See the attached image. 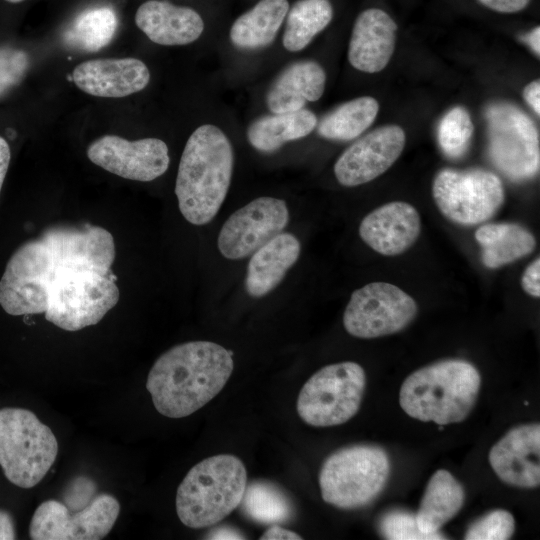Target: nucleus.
<instances>
[{
  "instance_id": "obj_28",
  "label": "nucleus",
  "mask_w": 540,
  "mask_h": 540,
  "mask_svg": "<svg viewBox=\"0 0 540 540\" xmlns=\"http://www.w3.org/2000/svg\"><path fill=\"white\" fill-rule=\"evenodd\" d=\"M288 10L287 0H260L232 24L231 42L241 49H260L270 45Z\"/></svg>"
},
{
  "instance_id": "obj_4",
  "label": "nucleus",
  "mask_w": 540,
  "mask_h": 540,
  "mask_svg": "<svg viewBox=\"0 0 540 540\" xmlns=\"http://www.w3.org/2000/svg\"><path fill=\"white\" fill-rule=\"evenodd\" d=\"M246 484V468L238 457L220 454L200 461L178 486L180 521L194 529L217 524L241 504Z\"/></svg>"
},
{
  "instance_id": "obj_9",
  "label": "nucleus",
  "mask_w": 540,
  "mask_h": 540,
  "mask_svg": "<svg viewBox=\"0 0 540 540\" xmlns=\"http://www.w3.org/2000/svg\"><path fill=\"white\" fill-rule=\"evenodd\" d=\"M432 194L442 215L462 226L488 221L505 199L499 176L482 168L440 170L434 178Z\"/></svg>"
},
{
  "instance_id": "obj_26",
  "label": "nucleus",
  "mask_w": 540,
  "mask_h": 540,
  "mask_svg": "<svg viewBox=\"0 0 540 540\" xmlns=\"http://www.w3.org/2000/svg\"><path fill=\"white\" fill-rule=\"evenodd\" d=\"M481 247L482 263L496 269L515 262L530 253L536 246L534 235L517 223H486L475 231Z\"/></svg>"
},
{
  "instance_id": "obj_8",
  "label": "nucleus",
  "mask_w": 540,
  "mask_h": 540,
  "mask_svg": "<svg viewBox=\"0 0 540 540\" xmlns=\"http://www.w3.org/2000/svg\"><path fill=\"white\" fill-rule=\"evenodd\" d=\"M365 387L366 374L358 363L327 365L301 388L297 412L305 423L314 427L343 424L358 412Z\"/></svg>"
},
{
  "instance_id": "obj_32",
  "label": "nucleus",
  "mask_w": 540,
  "mask_h": 540,
  "mask_svg": "<svg viewBox=\"0 0 540 540\" xmlns=\"http://www.w3.org/2000/svg\"><path fill=\"white\" fill-rule=\"evenodd\" d=\"M248 518L262 524H278L293 515L291 501L278 486L267 481L252 482L241 501Z\"/></svg>"
},
{
  "instance_id": "obj_10",
  "label": "nucleus",
  "mask_w": 540,
  "mask_h": 540,
  "mask_svg": "<svg viewBox=\"0 0 540 540\" xmlns=\"http://www.w3.org/2000/svg\"><path fill=\"white\" fill-rule=\"evenodd\" d=\"M488 152L493 164L509 179L534 177L540 167L539 132L517 106L497 102L486 109Z\"/></svg>"
},
{
  "instance_id": "obj_19",
  "label": "nucleus",
  "mask_w": 540,
  "mask_h": 540,
  "mask_svg": "<svg viewBox=\"0 0 540 540\" xmlns=\"http://www.w3.org/2000/svg\"><path fill=\"white\" fill-rule=\"evenodd\" d=\"M421 232V218L414 206L393 201L374 209L359 225L361 239L375 252L396 256L407 251Z\"/></svg>"
},
{
  "instance_id": "obj_30",
  "label": "nucleus",
  "mask_w": 540,
  "mask_h": 540,
  "mask_svg": "<svg viewBox=\"0 0 540 540\" xmlns=\"http://www.w3.org/2000/svg\"><path fill=\"white\" fill-rule=\"evenodd\" d=\"M378 110L379 104L373 97L350 100L325 115L318 123L317 132L330 140L355 139L374 122Z\"/></svg>"
},
{
  "instance_id": "obj_1",
  "label": "nucleus",
  "mask_w": 540,
  "mask_h": 540,
  "mask_svg": "<svg viewBox=\"0 0 540 540\" xmlns=\"http://www.w3.org/2000/svg\"><path fill=\"white\" fill-rule=\"evenodd\" d=\"M234 368L232 352L210 341L178 344L151 367L146 388L155 409L169 418L189 416L212 400Z\"/></svg>"
},
{
  "instance_id": "obj_18",
  "label": "nucleus",
  "mask_w": 540,
  "mask_h": 540,
  "mask_svg": "<svg viewBox=\"0 0 540 540\" xmlns=\"http://www.w3.org/2000/svg\"><path fill=\"white\" fill-rule=\"evenodd\" d=\"M57 264H82L110 272L115 260L114 238L106 229L84 224L56 225L40 237Z\"/></svg>"
},
{
  "instance_id": "obj_5",
  "label": "nucleus",
  "mask_w": 540,
  "mask_h": 540,
  "mask_svg": "<svg viewBox=\"0 0 540 540\" xmlns=\"http://www.w3.org/2000/svg\"><path fill=\"white\" fill-rule=\"evenodd\" d=\"M113 273L81 264H57L45 318L66 331L97 324L119 300Z\"/></svg>"
},
{
  "instance_id": "obj_45",
  "label": "nucleus",
  "mask_w": 540,
  "mask_h": 540,
  "mask_svg": "<svg viewBox=\"0 0 540 540\" xmlns=\"http://www.w3.org/2000/svg\"><path fill=\"white\" fill-rule=\"evenodd\" d=\"M7 2H10V3H19V2H22L24 0H5Z\"/></svg>"
},
{
  "instance_id": "obj_3",
  "label": "nucleus",
  "mask_w": 540,
  "mask_h": 540,
  "mask_svg": "<svg viewBox=\"0 0 540 540\" xmlns=\"http://www.w3.org/2000/svg\"><path fill=\"white\" fill-rule=\"evenodd\" d=\"M481 386L477 368L461 359L420 368L403 382L399 404L410 417L438 425L462 422L472 411Z\"/></svg>"
},
{
  "instance_id": "obj_23",
  "label": "nucleus",
  "mask_w": 540,
  "mask_h": 540,
  "mask_svg": "<svg viewBox=\"0 0 540 540\" xmlns=\"http://www.w3.org/2000/svg\"><path fill=\"white\" fill-rule=\"evenodd\" d=\"M301 245L296 236L281 232L257 249L249 260L245 289L249 296L260 298L275 289L296 263Z\"/></svg>"
},
{
  "instance_id": "obj_42",
  "label": "nucleus",
  "mask_w": 540,
  "mask_h": 540,
  "mask_svg": "<svg viewBox=\"0 0 540 540\" xmlns=\"http://www.w3.org/2000/svg\"><path fill=\"white\" fill-rule=\"evenodd\" d=\"M11 158L10 147L7 141L0 136V193Z\"/></svg>"
},
{
  "instance_id": "obj_37",
  "label": "nucleus",
  "mask_w": 540,
  "mask_h": 540,
  "mask_svg": "<svg viewBox=\"0 0 540 540\" xmlns=\"http://www.w3.org/2000/svg\"><path fill=\"white\" fill-rule=\"evenodd\" d=\"M522 289L530 296L540 297V259L537 257L523 272Z\"/></svg>"
},
{
  "instance_id": "obj_20",
  "label": "nucleus",
  "mask_w": 540,
  "mask_h": 540,
  "mask_svg": "<svg viewBox=\"0 0 540 540\" xmlns=\"http://www.w3.org/2000/svg\"><path fill=\"white\" fill-rule=\"evenodd\" d=\"M72 79L89 95L121 98L143 90L149 83L150 72L136 58L94 59L77 65Z\"/></svg>"
},
{
  "instance_id": "obj_43",
  "label": "nucleus",
  "mask_w": 540,
  "mask_h": 540,
  "mask_svg": "<svg viewBox=\"0 0 540 540\" xmlns=\"http://www.w3.org/2000/svg\"><path fill=\"white\" fill-rule=\"evenodd\" d=\"M207 539H245L244 535L234 528L219 526L207 535Z\"/></svg>"
},
{
  "instance_id": "obj_6",
  "label": "nucleus",
  "mask_w": 540,
  "mask_h": 540,
  "mask_svg": "<svg viewBox=\"0 0 540 540\" xmlns=\"http://www.w3.org/2000/svg\"><path fill=\"white\" fill-rule=\"evenodd\" d=\"M59 445L52 430L30 410L0 409V466L15 486H36L52 467Z\"/></svg>"
},
{
  "instance_id": "obj_41",
  "label": "nucleus",
  "mask_w": 540,
  "mask_h": 540,
  "mask_svg": "<svg viewBox=\"0 0 540 540\" xmlns=\"http://www.w3.org/2000/svg\"><path fill=\"white\" fill-rule=\"evenodd\" d=\"M262 540L301 539V536L289 529L273 524L260 537Z\"/></svg>"
},
{
  "instance_id": "obj_44",
  "label": "nucleus",
  "mask_w": 540,
  "mask_h": 540,
  "mask_svg": "<svg viewBox=\"0 0 540 540\" xmlns=\"http://www.w3.org/2000/svg\"><path fill=\"white\" fill-rule=\"evenodd\" d=\"M525 42L530 46L537 56L540 55V27H534L529 33L524 36Z\"/></svg>"
},
{
  "instance_id": "obj_17",
  "label": "nucleus",
  "mask_w": 540,
  "mask_h": 540,
  "mask_svg": "<svg viewBox=\"0 0 540 540\" xmlns=\"http://www.w3.org/2000/svg\"><path fill=\"white\" fill-rule=\"evenodd\" d=\"M489 463L506 484L536 488L540 484V425L524 424L508 431L493 445Z\"/></svg>"
},
{
  "instance_id": "obj_40",
  "label": "nucleus",
  "mask_w": 540,
  "mask_h": 540,
  "mask_svg": "<svg viewBox=\"0 0 540 540\" xmlns=\"http://www.w3.org/2000/svg\"><path fill=\"white\" fill-rule=\"evenodd\" d=\"M13 539H16L14 520L8 511L0 509V540Z\"/></svg>"
},
{
  "instance_id": "obj_7",
  "label": "nucleus",
  "mask_w": 540,
  "mask_h": 540,
  "mask_svg": "<svg viewBox=\"0 0 540 540\" xmlns=\"http://www.w3.org/2000/svg\"><path fill=\"white\" fill-rule=\"evenodd\" d=\"M390 475L385 450L374 445H353L332 453L323 463L319 485L323 500L340 509L370 504L383 491Z\"/></svg>"
},
{
  "instance_id": "obj_13",
  "label": "nucleus",
  "mask_w": 540,
  "mask_h": 540,
  "mask_svg": "<svg viewBox=\"0 0 540 540\" xmlns=\"http://www.w3.org/2000/svg\"><path fill=\"white\" fill-rule=\"evenodd\" d=\"M120 513L118 500L110 494L95 496L86 506L71 511L50 499L33 513L29 536L33 540H99L112 530Z\"/></svg>"
},
{
  "instance_id": "obj_11",
  "label": "nucleus",
  "mask_w": 540,
  "mask_h": 540,
  "mask_svg": "<svg viewBox=\"0 0 540 540\" xmlns=\"http://www.w3.org/2000/svg\"><path fill=\"white\" fill-rule=\"evenodd\" d=\"M54 274L51 251L42 238L22 244L0 280V305L13 316L45 313Z\"/></svg>"
},
{
  "instance_id": "obj_22",
  "label": "nucleus",
  "mask_w": 540,
  "mask_h": 540,
  "mask_svg": "<svg viewBox=\"0 0 540 540\" xmlns=\"http://www.w3.org/2000/svg\"><path fill=\"white\" fill-rule=\"evenodd\" d=\"M135 23L152 42L165 46L192 43L204 30L203 19L197 11L160 0L141 4Z\"/></svg>"
},
{
  "instance_id": "obj_33",
  "label": "nucleus",
  "mask_w": 540,
  "mask_h": 540,
  "mask_svg": "<svg viewBox=\"0 0 540 540\" xmlns=\"http://www.w3.org/2000/svg\"><path fill=\"white\" fill-rule=\"evenodd\" d=\"M472 134L473 124L468 111L456 106L449 110L439 123V146L448 158L459 159L467 152Z\"/></svg>"
},
{
  "instance_id": "obj_14",
  "label": "nucleus",
  "mask_w": 540,
  "mask_h": 540,
  "mask_svg": "<svg viewBox=\"0 0 540 540\" xmlns=\"http://www.w3.org/2000/svg\"><path fill=\"white\" fill-rule=\"evenodd\" d=\"M288 221L289 210L284 200L256 198L225 221L217 239L219 252L230 260L246 258L283 232Z\"/></svg>"
},
{
  "instance_id": "obj_35",
  "label": "nucleus",
  "mask_w": 540,
  "mask_h": 540,
  "mask_svg": "<svg viewBox=\"0 0 540 540\" xmlns=\"http://www.w3.org/2000/svg\"><path fill=\"white\" fill-rule=\"evenodd\" d=\"M512 514L503 509L493 510L475 521L465 534L466 540H506L514 532Z\"/></svg>"
},
{
  "instance_id": "obj_27",
  "label": "nucleus",
  "mask_w": 540,
  "mask_h": 540,
  "mask_svg": "<svg viewBox=\"0 0 540 540\" xmlns=\"http://www.w3.org/2000/svg\"><path fill=\"white\" fill-rule=\"evenodd\" d=\"M317 126V117L307 109L262 116L250 124L247 139L257 151L272 153L285 143L303 138Z\"/></svg>"
},
{
  "instance_id": "obj_34",
  "label": "nucleus",
  "mask_w": 540,
  "mask_h": 540,
  "mask_svg": "<svg viewBox=\"0 0 540 540\" xmlns=\"http://www.w3.org/2000/svg\"><path fill=\"white\" fill-rule=\"evenodd\" d=\"M379 529L390 540H435L445 539L439 532L424 533L417 525L415 514L403 510H392L384 514Z\"/></svg>"
},
{
  "instance_id": "obj_12",
  "label": "nucleus",
  "mask_w": 540,
  "mask_h": 540,
  "mask_svg": "<svg viewBox=\"0 0 540 540\" xmlns=\"http://www.w3.org/2000/svg\"><path fill=\"white\" fill-rule=\"evenodd\" d=\"M416 301L387 282H372L356 289L343 314L345 330L361 339H373L403 330L416 317Z\"/></svg>"
},
{
  "instance_id": "obj_2",
  "label": "nucleus",
  "mask_w": 540,
  "mask_h": 540,
  "mask_svg": "<svg viewBox=\"0 0 540 540\" xmlns=\"http://www.w3.org/2000/svg\"><path fill=\"white\" fill-rule=\"evenodd\" d=\"M234 164L232 145L217 126H199L188 138L175 183L178 207L193 225H205L228 193Z\"/></svg>"
},
{
  "instance_id": "obj_38",
  "label": "nucleus",
  "mask_w": 540,
  "mask_h": 540,
  "mask_svg": "<svg viewBox=\"0 0 540 540\" xmlns=\"http://www.w3.org/2000/svg\"><path fill=\"white\" fill-rule=\"evenodd\" d=\"M484 6L500 13H516L529 4L530 0H478Z\"/></svg>"
},
{
  "instance_id": "obj_21",
  "label": "nucleus",
  "mask_w": 540,
  "mask_h": 540,
  "mask_svg": "<svg viewBox=\"0 0 540 540\" xmlns=\"http://www.w3.org/2000/svg\"><path fill=\"white\" fill-rule=\"evenodd\" d=\"M397 24L384 11L370 8L354 23L348 60L359 71L377 73L389 63L395 48Z\"/></svg>"
},
{
  "instance_id": "obj_39",
  "label": "nucleus",
  "mask_w": 540,
  "mask_h": 540,
  "mask_svg": "<svg viewBox=\"0 0 540 540\" xmlns=\"http://www.w3.org/2000/svg\"><path fill=\"white\" fill-rule=\"evenodd\" d=\"M523 97L526 103L540 115V81L539 79L527 84L523 89Z\"/></svg>"
},
{
  "instance_id": "obj_15",
  "label": "nucleus",
  "mask_w": 540,
  "mask_h": 540,
  "mask_svg": "<svg viewBox=\"0 0 540 540\" xmlns=\"http://www.w3.org/2000/svg\"><path fill=\"white\" fill-rule=\"evenodd\" d=\"M87 156L112 174L141 182L163 175L170 162L168 147L161 139L129 141L117 135H104L93 141Z\"/></svg>"
},
{
  "instance_id": "obj_16",
  "label": "nucleus",
  "mask_w": 540,
  "mask_h": 540,
  "mask_svg": "<svg viewBox=\"0 0 540 540\" xmlns=\"http://www.w3.org/2000/svg\"><path fill=\"white\" fill-rule=\"evenodd\" d=\"M405 143V132L397 125H386L369 132L337 159L334 165L336 179L346 187L374 180L394 164Z\"/></svg>"
},
{
  "instance_id": "obj_36",
  "label": "nucleus",
  "mask_w": 540,
  "mask_h": 540,
  "mask_svg": "<svg viewBox=\"0 0 540 540\" xmlns=\"http://www.w3.org/2000/svg\"><path fill=\"white\" fill-rule=\"evenodd\" d=\"M29 65L30 59L24 50L0 46V98L21 83Z\"/></svg>"
},
{
  "instance_id": "obj_25",
  "label": "nucleus",
  "mask_w": 540,
  "mask_h": 540,
  "mask_svg": "<svg viewBox=\"0 0 540 540\" xmlns=\"http://www.w3.org/2000/svg\"><path fill=\"white\" fill-rule=\"evenodd\" d=\"M463 486L447 470H437L430 478L419 509L415 514L418 528L424 533H437L463 507Z\"/></svg>"
},
{
  "instance_id": "obj_24",
  "label": "nucleus",
  "mask_w": 540,
  "mask_h": 540,
  "mask_svg": "<svg viewBox=\"0 0 540 540\" xmlns=\"http://www.w3.org/2000/svg\"><path fill=\"white\" fill-rule=\"evenodd\" d=\"M326 83L324 69L315 61H299L287 66L273 81L266 104L272 113L303 109L307 102L322 96Z\"/></svg>"
},
{
  "instance_id": "obj_31",
  "label": "nucleus",
  "mask_w": 540,
  "mask_h": 540,
  "mask_svg": "<svg viewBox=\"0 0 540 540\" xmlns=\"http://www.w3.org/2000/svg\"><path fill=\"white\" fill-rule=\"evenodd\" d=\"M333 17L329 0H298L288 10L283 46L290 52L304 49Z\"/></svg>"
},
{
  "instance_id": "obj_29",
  "label": "nucleus",
  "mask_w": 540,
  "mask_h": 540,
  "mask_svg": "<svg viewBox=\"0 0 540 540\" xmlns=\"http://www.w3.org/2000/svg\"><path fill=\"white\" fill-rule=\"evenodd\" d=\"M118 25L115 11L96 6L79 13L63 33L64 43L71 49L96 52L113 39Z\"/></svg>"
}]
</instances>
